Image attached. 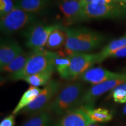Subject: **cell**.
Wrapping results in <instances>:
<instances>
[{"label": "cell", "mask_w": 126, "mask_h": 126, "mask_svg": "<svg viewBox=\"0 0 126 126\" xmlns=\"http://www.w3.org/2000/svg\"><path fill=\"white\" fill-rule=\"evenodd\" d=\"M67 34L65 47L72 53H83L99 48L106 40L100 33L85 27L64 28Z\"/></svg>", "instance_id": "cell-1"}, {"label": "cell", "mask_w": 126, "mask_h": 126, "mask_svg": "<svg viewBox=\"0 0 126 126\" xmlns=\"http://www.w3.org/2000/svg\"><path fill=\"white\" fill-rule=\"evenodd\" d=\"M84 86L80 82L69 83L61 88L45 110L57 116H64L79 106L84 94Z\"/></svg>", "instance_id": "cell-2"}, {"label": "cell", "mask_w": 126, "mask_h": 126, "mask_svg": "<svg viewBox=\"0 0 126 126\" xmlns=\"http://www.w3.org/2000/svg\"><path fill=\"white\" fill-rule=\"evenodd\" d=\"M60 56L50 50H41L31 52L25 67L9 77L13 81L22 80L25 77L48 71H54L55 60Z\"/></svg>", "instance_id": "cell-3"}, {"label": "cell", "mask_w": 126, "mask_h": 126, "mask_svg": "<svg viewBox=\"0 0 126 126\" xmlns=\"http://www.w3.org/2000/svg\"><path fill=\"white\" fill-rule=\"evenodd\" d=\"M85 20L126 18V4L114 1L108 4H82Z\"/></svg>", "instance_id": "cell-4"}, {"label": "cell", "mask_w": 126, "mask_h": 126, "mask_svg": "<svg viewBox=\"0 0 126 126\" xmlns=\"http://www.w3.org/2000/svg\"><path fill=\"white\" fill-rule=\"evenodd\" d=\"M37 20L36 14L28 13L15 7L8 15L1 18L0 29L2 33L10 35L26 26H31Z\"/></svg>", "instance_id": "cell-5"}, {"label": "cell", "mask_w": 126, "mask_h": 126, "mask_svg": "<svg viewBox=\"0 0 126 126\" xmlns=\"http://www.w3.org/2000/svg\"><path fill=\"white\" fill-rule=\"evenodd\" d=\"M70 64L67 70L60 76L64 79L75 80L89 70L96 63H98L97 53L86 54L83 53H72L70 54Z\"/></svg>", "instance_id": "cell-6"}, {"label": "cell", "mask_w": 126, "mask_h": 126, "mask_svg": "<svg viewBox=\"0 0 126 126\" xmlns=\"http://www.w3.org/2000/svg\"><path fill=\"white\" fill-rule=\"evenodd\" d=\"M60 26V24H36L30 26L23 32L26 46L32 51L43 50L50 33Z\"/></svg>", "instance_id": "cell-7"}, {"label": "cell", "mask_w": 126, "mask_h": 126, "mask_svg": "<svg viewBox=\"0 0 126 126\" xmlns=\"http://www.w3.org/2000/svg\"><path fill=\"white\" fill-rule=\"evenodd\" d=\"M60 89L61 85L59 81L51 80L45 85L35 100L23 109L20 113L33 115L44 111L51 103Z\"/></svg>", "instance_id": "cell-8"}, {"label": "cell", "mask_w": 126, "mask_h": 126, "mask_svg": "<svg viewBox=\"0 0 126 126\" xmlns=\"http://www.w3.org/2000/svg\"><path fill=\"white\" fill-rule=\"evenodd\" d=\"M126 82V79H116L94 85L84 92L80 100L79 106L92 108L94 102L99 97Z\"/></svg>", "instance_id": "cell-9"}, {"label": "cell", "mask_w": 126, "mask_h": 126, "mask_svg": "<svg viewBox=\"0 0 126 126\" xmlns=\"http://www.w3.org/2000/svg\"><path fill=\"white\" fill-rule=\"evenodd\" d=\"M59 8L67 25L85 21L83 5L81 0H61Z\"/></svg>", "instance_id": "cell-10"}, {"label": "cell", "mask_w": 126, "mask_h": 126, "mask_svg": "<svg viewBox=\"0 0 126 126\" xmlns=\"http://www.w3.org/2000/svg\"><path fill=\"white\" fill-rule=\"evenodd\" d=\"M79 78L86 82L96 85L109 80L126 79V74L110 71L101 67H95L86 70Z\"/></svg>", "instance_id": "cell-11"}, {"label": "cell", "mask_w": 126, "mask_h": 126, "mask_svg": "<svg viewBox=\"0 0 126 126\" xmlns=\"http://www.w3.org/2000/svg\"><path fill=\"white\" fill-rule=\"evenodd\" d=\"M23 53L19 44L11 38L1 39L0 44V68H2Z\"/></svg>", "instance_id": "cell-12"}, {"label": "cell", "mask_w": 126, "mask_h": 126, "mask_svg": "<svg viewBox=\"0 0 126 126\" xmlns=\"http://www.w3.org/2000/svg\"><path fill=\"white\" fill-rule=\"evenodd\" d=\"M93 123L85 110L80 107L64 114L56 126H88Z\"/></svg>", "instance_id": "cell-13"}, {"label": "cell", "mask_w": 126, "mask_h": 126, "mask_svg": "<svg viewBox=\"0 0 126 126\" xmlns=\"http://www.w3.org/2000/svg\"><path fill=\"white\" fill-rule=\"evenodd\" d=\"M51 0H14L15 7L28 13L36 14L43 11Z\"/></svg>", "instance_id": "cell-14"}, {"label": "cell", "mask_w": 126, "mask_h": 126, "mask_svg": "<svg viewBox=\"0 0 126 126\" xmlns=\"http://www.w3.org/2000/svg\"><path fill=\"white\" fill-rule=\"evenodd\" d=\"M64 26H61L54 30L50 33L46 45V47L50 51L57 50L65 45L67 40V34Z\"/></svg>", "instance_id": "cell-15"}, {"label": "cell", "mask_w": 126, "mask_h": 126, "mask_svg": "<svg viewBox=\"0 0 126 126\" xmlns=\"http://www.w3.org/2000/svg\"><path fill=\"white\" fill-rule=\"evenodd\" d=\"M42 89L38 87L31 86L20 98L19 102L12 111V114L16 115L33 102L42 92Z\"/></svg>", "instance_id": "cell-16"}, {"label": "cell", "mask_w": 126, "mask_h": 126, "mask_svg": "<svg viewBox=\"0 0 126 126\" xmlns=\"http://www.w3.org/2000/svg\"><path fill=\"white\" fill-rule=\"evenodd\" d=\"M125 46H126V34L110 42L108 45L104 47L102 51L97 53L99 57L98 63H102L105 60L109 57L110 54L113 52Z\"/></svg>", "instance_id": "cell-17"}, {"label": "cell", "mask_w": 126, "mask_h": 126, "mask_svg": "<svg viewBox=\"0 0 126 126\" xmlns=\"http://www.w3.org/2000/svg\"><path fill=\"white\" fill-rule=\"evenodd\" d=\"M51 114L47 110H44L32 115L21 126H50L52 123Z\"/></svg>", "instance_id": "cell-18"}, {"label": "cell", "mask_w": 126, "mask_h": 126, "mask_svg": "<svg viewBox=\"0 0 126 126\" xmlns=\"http://www.w3.org/2000/svg\"><path fill=\"white\" fill-rule=\"evenodd\" d=\"M82 107L94 123H105L109 122L113 118V115L106 109H93L91 107Z\"/></svg>", "instance_id": "cell-19"}, {"label": "cell", "mask_w": 126, "mask_h": 126, "mask_svg": "<svg viewBox=\"0 0 126 126\" xmlns=\"http://www.w3.org/2000/svg\"><path fill=\"white\" fill-rule=\"evenodd\" d=\"M31 53H23L14 59L7 65L1 68V71L8 72L11 74L19 71L25 67Z\"/></svg>", "instance_id": "cell-20"}, {"label": "cell", "mask_w": 126, "mask_h": 126, "mask_svg": "<svg viewBox=\"0 0 126 126\" xmlns=\"http://www.w3.org/2000/svg\"><path fill=\"white\" fill-rule=\"evenodd\" d=\"M54 71H48L40 73L29 75L25 77L22 80L29 83L31 86H39L46 85L51 81V78Z\"/></svg>", "instance_id": "cell-21"}, {"label": "cell", "mask_w": 126, "mask_h": 126, "mask_svg": "<svg viewBox=\"0 0 126 126\" xmlns=\"http://www.w3.org/2000/svg\"><path fill=\"white\" fill-rule=\"evenodd\" d=\"M70 64V56L67 57H61L59 56L55 60V68L56 69L59 75L64 72L67 70Z\"/></svg>", "instance_id": "cell-22"}, {"label": "cell", "mask_w": 126, "mask_h": 126, "mask_svg": "<svg viewBox=\"0 0 126 126\" xmlns=\"http://www.w3.org/2000/svg\"><path fill=\"white\" fill-rule=\"evenodd\" d=\"M15 7L13 0H0V16L1 18L8 15Z\"/></svg>", "instance_id": "cell-23"}, {"label": "cell", "mask_w": 126, "mask_h": 126, "mask_svg": "<svg viewBox=\"0 0 126 126\" xmlns=\"http://www.w3.org/2000/svg\"><path fill=\"white\" fill-rule=\"evenodd\" d=\"M113 97L114 101L117 103H124L126 102V91L119 86L113 89Z\"/></svg>", "instance_id": "cell-24"}, {"label": "cell", "mask_w": 126, "mask_h": 126, "mask_svg": "<svg viewBox=\"0 0 126 126\" xmlns=\"http://www.w3.org/2000/svg\"><path fill=\"white\" fill-rule=\"evenodd\" d=\"M15 124V116L14 114L9 115L1 121L0 126H14Z\"/></svg>", "instance_id": "cell-25"}, {"label": "cell", "mask_w": 126, "mask_h": 126, "mask_svg": "<svg viewBox=\"0 0 126 126\" xmlns=\"http://www.w3.org/2000/svg\"><path fill=\"white\" fill-rule=\"evenodd\" d=\"M126 57V46L123 47L122 48L116 50L110 54L109 57L113 58H121Z\"/></svg>", "instance_id": "cell-26"}, {"label": "cell", "mask_w": 126, "mask_h": 126, "mask_svg": "<svg viewBox=\"0 0 126 126\" xmlns=\"http://www.w3.org/2000/svg\"><path fill=\"white\" fill-rule=\"evenodd\" d=\"M118 86H119L120 88H121V89H124V90H125L126 91V82L123 83V84L120 85H119Z\"/></svg>", "instance_id": "cell-27"}, {"label": "cell", "mask_w": 126, "mask_h": 126, "mask_svg": "<svg viewBox=\"0 0 126 126\" xmlns=\"http://www.w3.org/2000/svg\"><path fill=\"white\" fill-rule=\"evenodd\" d=\"M88 126H100L99 125V124H98L96 123H93L91 124L90 125Z\"/></svg>", "instance_id": "cell-28"}, {"label": "cell", "mask_w": 126, "mask_h": 126, "mask_svg": "<svg viewBox=\"0 0 126 126\" xmlns=\"http://www.w3.org/2000/svg\"><path fill=\"white\" fill-rule=\"evenodd\" d=\"M123 112H124V114H126V106L124 107V108L123 109Z\"/></svg>", "instance_id": "cell-29"}, {"label": "cell", "mask_w": 126, "mask_h": 126, "mask_svg": "<svg viewBox=\"0 0 126 126\" xmlns=\"http://www.w3.org/2000/svg\"><path fill=\"white\" fill-rule=\"evenodd\" d=\"M119 1H120V2H123L124 3H126V0H119Z\"/></svg>", "instance_id": "cell-30"}]
</instances>
